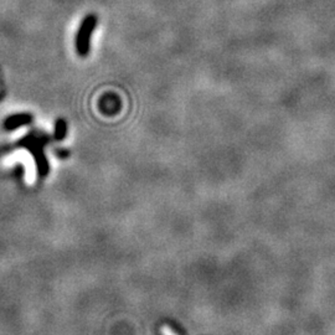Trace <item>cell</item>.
Returning <instances> with one entry per match:
<instances>
[{
	"label": "cell",
	"instance_id": "1",
	"mask_svg": "<svg viewBox=\"0 0 335 335\" xmlns=\"http://www.w3.org/2000/svg\"><path fill=\"white\" fill-rule=\"evenodd\" d=\"M20 164L24 166V180L26 185L31 187L35 184L36 179H38V168H36L35 159L31 155L30 151H28L26 149H19V150H15L9 155L4 156L2 160V165L4 168H12L14 165H20Z\"/></svg>",
	"mask_w": 335,
	"mask_h": 335
},
{
	"label": "cell",
	"instance_id": "2",
	"mask_svg": "<svg viewBox=\"0 0 335 335\" xmlns=\"http://www.w3.org/2000/svg\"><path fill=\"white\" fill-rule=\"evenodd\" d=\"M96 25V19L93 17H90L86 19L83 23L82 28H81L80 33L77 36V50L81 55H86L88 51V46H90V38L92 34L93 29Z\"/></svg>",
	"mask_w": 335,
	"mask_h": 335
},
{
	"label": "cell",
	"instance_id": "3",
	"mask_svg": "<svg viewBox=\"0 0 335 335\" xmlns=\"http://www.w3.org/2000/svg\"><path fill=\"white\" fill-rule=\"evenodd\" d=\"M30 117L29 116H15V117H12L10 119H8L7 124L8 125H12V127H14V125H23V124H26L28 122H30Z\"/></svg>",
	"mask_w": 335,
	"mask_h": 335
},
{
	"label": "cell",
	"instance_id": "4",
	"mask_svg": "<svg viewBox=\"0 0 335 335\" xmlns=\"http://www.w3.org/2000/svg\"><path fill=\"white\" fill-rule=\"evenodd\" d=\"M65 132V123L59 122L57 123V135H62Z\"/></svg>",
	"mask_w": 335,
	"mask_h": 335
},
{
	"label": "cell",
	"instance_id": "5",
	"mask_svg": "<svg viewBox=\"0 0 335 335\" xmlns=\"http://www.w3.org/2000/svg\"><path fill=\"white\" fill-rule=\"evenodd\" d=\"M163 334L164 335H177V334H175V331H173L172 329L168 328V326H164V328H163Z\"/></svg>",
	"mask_w": 335,
	"mask_h": 335
}]
</instances>
